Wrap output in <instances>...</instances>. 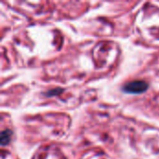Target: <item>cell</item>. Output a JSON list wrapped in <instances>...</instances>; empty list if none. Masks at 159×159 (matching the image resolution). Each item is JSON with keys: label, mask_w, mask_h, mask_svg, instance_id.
<instances>
[{"label": "cell", "mask_w": 159, "mask_h": 159, "mask_svg": "<svg viewBox=\"0 0 159 159\" xmlns=\"http://www.w3.org/2000/svg\"><path fill=\"white\" fill-rule=\"evenodd\" d=\"M148 88L147 83H145L144 81H132L129 82L128 84H126L124 86V90L129 92V93H134V94H138V93H142L144 92Z\"/></svg>", "instance_id": "6da1fadb"}, {"label": "cell", "mask_w": 159, "mask_h": 159, "mask_svg": "<svg viewBox=\"0 0 159 159\" xmlns=\"http://www.w3.org/2000/svg\"><path fill=\"white\" fill-rule=\"evenodd\" d=\"M11 135H12V132L10 130H4L2 133H1V144L2 145H7L9 142H10V139H11Z\"/></svg>", "instance_id": "7a4b0ae2"}]
</instances>
